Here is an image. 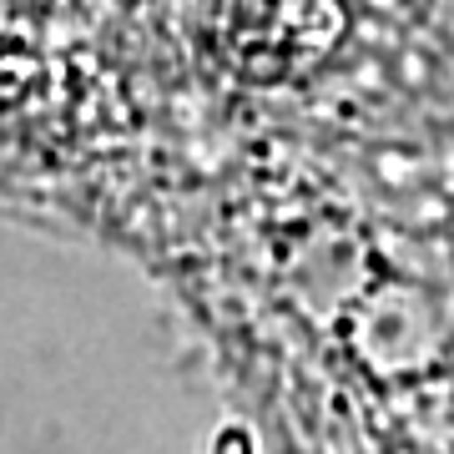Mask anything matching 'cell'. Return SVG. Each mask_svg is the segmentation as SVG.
<instances>
[{"instance_id": "obj_1", "label": "cell", "mask_w": 454, "mask_h": 454, "mask_svg": "<svg viewBox=\"0 0 454 454\" xmlns=\"http://www.w3.org/2000/svg\"><path fill=\"white\" fill-rule=\"evenodd\" d=\"M333 0H247V46L243 61L268 76L303 71L333 41Z\"/></svg>"}]
</instances>
